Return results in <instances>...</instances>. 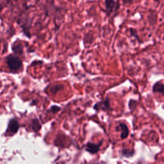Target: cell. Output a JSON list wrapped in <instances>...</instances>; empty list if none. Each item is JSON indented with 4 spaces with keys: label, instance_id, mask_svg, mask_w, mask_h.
<instances>
[{
    "label": "cell",
    "instance_id": "obj_19",
    "mask_svg": "<svg viewBox=\"0 0 164 164\" xmlns=\"http://www.w3.org/2000/svg\"><path fill=\"white\" fill-rule=\"evenodd\" d=\"M4 1L6 3H9L11 1V0H4Z\"/></svg>",
    "mask_w": 164,
    "mask_h": 164
},
{
    "label": "cell",
    "instance_id": "obj_11",
    "mask_svg": "<svg viewBox=\"0 0 164 164\" xmlns=\"http://www.w3.org/2000/svg\"><path fill=\"white\" fill-rule=\"evenodd\" d=\"M156 19H157L156 15L154 12L150 13L149 15L148 16V21L150 23V25H155L156 22Z\"/></svg>",
    "mask_w": 164,
    "mask_h": 164
},
{
    "label": "cell",
    "instance_id": "obj_14",
    "mask_svg": "<svg viewBox=\"0 0 164 164\" xmlns=\"http://www.w3.org/2000/svg\"><path fill=\"white\" fill-rule=\"evenodd\" d=\"M32 127L35 131H38L40 130L41 126L37 119H33L32 120Z\"/></svg>",
    "mask_w": 164,
    "mask_h": 164
},
{
    "label": "cell",
    "instance_id": "obj_9",
    "mask_svg": "<svg viewBox=\"0 0 164 164\" xmlns=\"http://www.w3.org/2000/svg\"><path fill=\"white\" fill-rule=\"evenodd\" d=\"M129 31H130V35L131 36V37H133V38H135V39H137L139 42H142L141 39H140L139 36L138 35L137 30L131 28L129 29Z\"/></svg>",
    "mask_w": 164,
    "mask_h": 164
},
{
    "label": "cell",
    "instance_id": "obj_21",
    "mask_svg": "<svg viewBox=\"0 0 164 164\" xmlns=\"http://www.w3.org/2000/svg\"><path fill=\"white\" fill-rule=\"evenodd\" d=\"M37 1H38V0H37Z\"/></svg>",
    "mask_w": 164,
    "mask_h": 164
},
{
    "label": "cell",
    "instance_id": "obj_13",
    "mask_svg": "<svg viewBox=\"0 0 164 164\" xmlns=\"http://www.w3.org/2000/svg\"><path fill=\"white\" fill-rule=\"evenodd\" d=\"M94 40V37L92 33H87L84 39V42L85 43H92Z\"/></svg>",
    "mask_w": 164,
    "mask_h": 164
},
{
    "label": "cell",
    "instance_id": "obj_5",
    "mask_svg": "<svg viewBox=\"0 0 164 164\" xmlns=\"http://www.w3.org/2000/svg\"><path fill=\"white\" fill-rule=\"evenodd\" d=\"M152 90L153 93H160L164 96V84L161 81L156 82L153 85Z\"/></svg>",
    "mask_w": 164,
    "mask_h": 164
},
{
    "label": "cell",
    "instance_id": "obj_2",
    "mask_svg": "<svg viewBox=\"0 0 164 164\" xmlns=\"http://www.w3.org/2000/svg\"><path fill=\"white\" fill-rule=\"evenodd\" d=\"M105 12L108 16L116 12L120 8L119 0H105Z\"/></svg>",
    "mask_w": 164,
    "mask_h": 164
},
{
    "label": "cell",
    "instance_id": "obj_15",
    "mask_svg": "<svg viewBox=\"0 0 164 164\" xmlns=\"http://www.w3.org/2000/svg\"><path fill=\"white\" fill-rule=\"evenodd\" d=\"M63 88L64 87L63 85H54L51 89V92L53 94H56L57 92H58L59 90H62Z\"/></svg>",
    "mask_w": 164,
    "mask_h": 164
},
{
    "label": "cell",
    "instance_id": "obj_8",
    "mask_svg": "<svg viewBox=\"0 0 164 164\" xmlns=\"http://www.w3.org/2000/svg\"><path fill=\"white\" fill-rule=\"evenodd\" d=\"M117 130L121 131V134H120L121 138L124 139L127 137V135H128L129 130H128V128H127V126H126V124L120 123L119 124V126H117Z\"/></svg>",
    "mask_w": 164,
    "mask_h": 164
},
{
    "label": "cell",
    "instance_id": "obj_1",
    "mask_svg": "<svg viewBox=\"0 0 164 164\" xmlns=\"http://www.w3.org/2000/svg\"><path fill=\"white\" fill-rule=\"evenodd\" d=\"M6 63L11 72H17L23 68L22 60L15 54H10L6 57Z\"/></svg>",
    "mask_w": 164,
    "mask_h": 164
},
{
    "label": "cell",
    "instance_id": "obj_16",
    "mask_svg": "<svg viewBox=\"0 0 164 164\" xmlns=\"http://www.w3.org/2000/svg\"><path fill=\"white\" fill-rule=\"evenodd\" d=\"M43 64V62L40 61V60H35V61L32 62L31 64V65H40Z\"/></svg>",
    "mask_w": 164,
    "mask_h": 164
},
{
    "label": "cell",
    "instance_id": "obj_3",
    "mask_svg": "<svg viewBox=\"0 0 164 164\" xmlns=\"http://www.w3.org/2000/svg\"><path fill=\"white\" fill-rule=\"evenodd\" d=\"M94 108L96 110H99L100 109H101L103 110H109L111 108L109 98L107 97L105 100L96 103L94 106Z\"/></svg>",
    "mask_w": 164,
    "mask_h": 164
},
{
    "label": "cell",
    "instance_id": "obj_4",
    "mask_svg": "<svg viewBox=\"0 0 164 164\" xmlns=\"http://www.w3.org/2000/svg\"><path fill=\"white\" fill-rule=\"evenodd\" d=\"M18 129H19V123L16 119H12L9 122L7 131L9 133V135H12L15 134L18 131Z\"/></svg>",
    "mask_w": 164,
    "mask_h": 164
},
{
    "label": "cell",
    "instance_id": "obj_18",
    "mask_svg": "<svg viewBox=\"0 0 164 164\" xmlns=\"http://www.w3.org/2000/svg\"><path fill=\"white\" fill-rule=\"evenodd\" d=\"M122 2L123 4L126 5V4H131L133 3V0H122Z\"/></svg>",
    "mask_w": 164,
    "mask_h": 164
},
{
    "label": "cell",
    "instance_id": "obj_12",
    "mask_svg": "<svg viewBox=\"0 0 164 164\" xmlns=\"http://www.w3.org/2000/svg\"><path fill=\"white\" fill-rule=\"evenodd\" d=\"M137 106V101L135 99H131L128 103V107L130 108V110L131 112L134 111L136 109Z\"/></svg>",
    "mask_w": 164,
    "mask_h": 164
},
{
    "label": "cell",
    "instance_id": "obj_10",
    "mask_svg": "<svg viewBox=\"0 0 164 164\" xmlns=\"http://www.w3.org/2000/svg\"><path fill=\"white\" fill-rule=\"evenodd\" d=\"M134 149H124L122 151V155L125 157H131L134 155Z\"/></svg>",
    "mask_w": 164,
    "mask_h": 164
},
{
    "label": "cell",
    "instance_id": "obj_7",
    "mask_svg": "<svg viewBox=\"0 0 164 164\" xmlns=\"http://www.w3.org/2000/svg\"><path fill=\"white\" fill-rule=\"evenodd\" d=\"M101 145V143L99 144H95L93 143H88L86 145L85 149L89 153L92 154H95L96 153H98V151L99 150V147Z\"/></svg>",
    "mask_w": 164,
    "mask_h": 164
},
{
    "label": "cell",
    "instance_id": "obj_6",
    "mask_svg": "<svg viewBox=\"0 0 164 164\" xmlns=\"http://www.w3.org/2000/svg\"><path fill=\"white\" fill-rule=\"evenodd\" d=\"M12 50L16 54H22L23 53V46L20 42H14L12 46Z\"/></svg>",
    "mask_w": 164,
    "mask_h": 164
},
{
    "label": "cell",
    "instance_id": "obj_20",
    "mask_svg": "<svg viewBox=\"0 0 164 164\" xmlns=\"http://www.w3.org/2000/svg\"><path fill=\"white\" fill-rule=\"evenodd\" d=\"M154 1L155 2H157V3H159L160 2V0H154Z\"/></svg>",
    "mask_w": 164,
    "mask_h": 164
},
{
    "label": "cell",
    "instance_id": "obj_17",
    "mask_svg": "<svg viewBox=\"0 0 164 164\" xmlns=\"http://www.w3.org/2000/svg\"><path fill=\"white\" fill-rule=\"evenodd\" d=\"M60 107L57 106H52L51 108V110L53 112H58L59 110H60Z\"/></svg>",
    "mask_w": 164,
    "mask_h": 164
}]
</instances>
